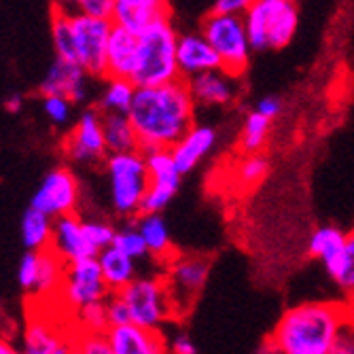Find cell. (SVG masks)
<instances>
[{
  "label": "cell",
  "instance_id": "3957f363",
  "mask_svg": "<svg viewBox=\"0 0 354 354\" xmlns=\"http://www.w3.org/2000/svg\"><path fill=\"white\" fill-rule=\"evenodd\" d=\"M176 43L178 35L170 17L157 19L138 32V57L132 75L136 87L164 85L183 79L176 62Z\"/></svg>",
  "mask_w": 354,
  "mask_h": 354
},
{
  "label": "cell",
  "instance_id": "5bb4252c",
  "mask_svg": "<svg viewBox=\"0 0 354 354\" xmlns=\"http://www.w3.org/2000/svg\"><path fill=\"white\" fill-rule=\"evenodd\" d=\"M49 248L57 252L66 263L85 259V257H98V250L87 238L83 218L77 212L53 218V236Z\"/></svg>",
  "mask_w": 354,
  "mask_h": 354
},
{
  "label": "cell",
  "instance_id": "484cf974",
  "mask_svg": "<svg viewBox=\"0 0 354 354\" xmlns=\"http://www.w3.org/2000/svg\"><path fill=\"white\" fill-rule=\"evenodd\" d=\"M102 130L109 153H125L140 149L138 136L127 113H102Z\"/></svg>",
  "mask_w": 354,
  "mask_h": 354
},
{
  "label": "cell",
  "instance_id": "ee69618b",
  "mask_svg": "<svg viewBox=\"0 0 354 354\" xmlns=\"http://www.w3.org/2000/svg\"><path fill=\"white\" fill-rule=\"evenodd\" d=\"M335 354H354V327L352 325H348L342 331V335L335 344Z\"/></svg>",
  "mask_w": 354,
  "mask_h": 354
},
{
  "label": "cell",
  "instance_id": "30bf717a",
  "mask_svg": "<svg viewBox=\"0 0 354 354\" xmlns=\"http://www.w3.org/2000/svg\"><path fill=\"white\" fill-rule=\"evenodd\" d=\"M57 293L62 295L64 304L75 312L87 304L104 301L111 295V288L104 282L98 257H85V259L66 263V272H64Z\"/></svg>",
  "mask_w": 354,
  "mask_h": 354
},
{
  "label": "cell",
  "instance_id": "44dd1931",
  "mask_svg": "<svg viewBox=\"0 0 354 354\" xmlns=\"http://www.w3.org/2000/svg\"><path fill=\"white\" fill-rule=\"evenodd\" d=\"M162 17H170L168 0H115L111 19L115 26H123L138 35Z\"/></svg>",
  "mask_w": 354,
  "mask_h": 354
},
{
  "label": "cell",
  "instance_id": "9a60e30c",
  "mask_svg": "<svg viewBox=\"0 0 354 354\" xmlns=\"http://www.w3.org/2000/svg\"><path fill=\"white\" fill-rule=\"evenodd\" d=\"M87 71L79 62L64 59L55 55V62L51 64L49 73L39 85L41 95H66L75 104H83L87 98Z\"/></svg>",
  "mask_w": 354,
  "mask_h": 354
},
{
  "label": "cell",
  "instance_id": "c3c4849f",
  "mask_svg": "<svg viewBox=\"0 0 354 354\" xmlns=\"http://www.w3.org/2000/svg\"><path fill=\"white\" fill-rule=\"evenodd\" d=\"M79 3H81V0H55V5L64 7V9H77Z\"/></svg>",
  "mask_w": 354,
  "mask_h": 354
},
{
  "label": "cell",
  "instance_id": "f1b7e54d",
  "mask_svg": "<svg viewBox=\"0 0 354 354\" xmlns=\"http://www.w3.org/2000/svg\"><path fill=\"white\" fill-rule=\"evenodd\" d=\"M272 130V119L261 115L259 111H250L244 119V127H242V138H240V151L244 155H252V153H261V149L268 142Z\"/></svg>",
  "mask_w": 354,
  "mask_h": 354
},
{
  "label": "cell",
  "instance_id": "4dcf8cb0",
  "mask_svg": "<svg viewBox=\"0 0 354 354\" xmlns=\"http://www.w3.org/2000/svg\"><path fill=\"white\" fill-rule=\"evenodd\" d=\"M329 276L333 278V282L339 286V291L346 297L354 295V232L346 236L342 257Z\"/></svg>",
  "mask_w": 354,
  "mask_h": 354
},
{
  "label": "cell",
  "instance_id": "8992f818",
  "mask_svg": "<svg viewBox=\"0 0 354 354\" xmlns=\"http://www.w3.org/2000/svg\"><path fill=\"white\" fill-rule=\"evenodd\" d=\"M117 293L123 297L134 325L164 331V327L176 318L164 276H136Z\"/></svg>",
  "mask_w": 354,
  "mask_h": 354
},
{
  "label": "cell",
  "instance_id": "f6af8a7d",
  "mask_svg": "<svg viewBox=\"0 0 354 354\" xmlns=\"http://www.w3.org/2000/svg\"><path fill=\"white\" fill-rule=\"evenodd\" d=\"M5 109H7L9 113H19V111L24 109V98H21L19 93L9 95V98L5 100Z\"/></svg>",
  "mask_w": 354,
  "mask_h": 354
},
{
  "label": "cell",
  "instance_id": "ac0fdd59",
  "mask_svg": "<svg viewBox=\"0 0 354 354\" xmlns=\"http://www.w3.org/2000/svg\"><path fill=\"white\" fill-rule=\"evenodd\" d=\"M176 62H178V73L183 79H191L200 73L221 68L218 53L214 51V47L208 43V39L202 35V32L178 35Z\"/></svg>",
  "mask_w": 354,
  "mask_h": 354
},
{
  "label": "cell",
  "instance_id": "8fae6325",
  "mask_svg": "<svg viewBox=\"0 0 354 354\" xmlns=\"http://www.w3.org/2000/svg\"><path fill=\"white\" fill-rule=\"evenodd\" d=\"M64 157L75 164H98L104 162L109 151L102 130V111L87 109L81 113L73 130L66 134L62 145Z\"/></svg>",
  "mask_w": 354,
  "mask_h": 354
},
{
  "label": "cell",
  "instance_id": "d6986e66",
  "mask_svg": "<svg viewBox=\"0 0 354 354\" xmlns=\"http://www.w3.org/2000/svg\"><path fill=\"white\" fill-rule=\"evenodd\" d=\"M138 57V35L123 26H113L106 45L104 79H132Z\"/></svg>",
  "mask_w": 354,
  "mask_h": 354
},
{
  "label": "cell",
  "instance_id": "7bdbcfd3",
  "mask_svg": "<svg viewBox=\"0 0 354 354\" xmlns=\"http://www.w3.org/2000/svg\"><path fill=\"white\" fill-rule=\"evenodd\" d=\"M254 111H259L261 115H266L274 121L282 113V100L276 98V95H266V98H261L259 102H257Z\"/></svg>",
  "mask_w": 354,
  "mask_h": 354
},
{
  "label": "cell",
  "instance_id": "7c38bea8",
  "mask_svg": "<svg viewBox=\"0 0 354 354\" xmlns=\"http://www.w3.org/2000/svg\"><path fill=\"white\" fill-rule=\"evenodd\" d=\"M149 168V191L142 202V212H162L180 189L183 172L176 168L170 149L142 151Z\"/></svg>",
  "mask_w": 354,
  "mask_h": 354
},
{
  "label": "cell",
  "instance_id": "7dc6e473",
  "mask_svg": "<svg viewBox=\"0 0 354 354\" xmlns=\"http://www.w3.org/2000/svg\"><path fill=\"white\" fill-rule=\"evenodd\" d=\"M15 352H17V348L9 339L0 337V354H15Z\"/></svg>",
  "mask_w": 354,
  "mask_h": 354
},
{
  "label": "cell",
  "instance_id": "5b68a950",
  "mask_svg": "<svg viewBox=\"0 0 354 354\" xmlns=\"http://www.w3.org/2000/svg\"><path fill=\"white\" fill-rule=\"evenodd\" d=\"M242 19L252 51L284 49L299 26V13L291 0H254Z\"/></svg>",
  "mask_w": 354,
  "mask_h": 354
},
{
  "label": "cell",
  "instance_id": "8d00e7d4",
  "mask_svg": "<svg viewBox=\"0 0 354 354\" xmlns=\"http://www.w3.org/2000/svg\"><path fill=\"white\" fill-rule=\"evenodd\" d=\"M83 225H85V232H87V238L89 242L93 244L95 250H102L106 246L113 244V238H115V225H111L109 221H100V218H83Z\"/></svg>",
  "mask_w": 354,
  "mask_h": 354
},
{
  "label": "cell",
  "instance_id": "52a82bcc",
  "mask_svg": "<svg viewBox=\"0 0 354 354\" xmlns=\"http://www.w3.org/2000/svg\"><path fill=\"white\" fill-rule=\"evenodd\" d=\"M202 35L214 47L221 59V68L234 77H242L250 66L252 47L244 28L242 15L210 13L202 21Z\"/></svg>",
  "mask_w": 354,
  "mask_h": 354
},
{
  "label": "cell",
  "instance_id": "4316f807",
  "mask_svg": "<svg viewBox=\"0 0 354 354\" xmlns=\"http://www.w3.org/2000/svg\"><path fill=\"white\" fill-rule=\"evenodd\" d=\"M53 236V216L30 206L21 218V242L26 250H45Z\"/></svg>",
  "mask_w": 354,
  "mask_h": 354
},
{
  "label": "cell",
  "instance_id": "ffe728a7",
  "mask_svg": "<svg viewBox=\"0 0 354 354\" xmlns=\"http://www.w3.org/2000/svg\"><path fill=\"white\" fill-rule=\"evenodd\" d=\"M216 145V130L210 125H196L189 127V132L170 149L174 164L183 174H189L202 159L214 149Z\"/></svg>",
  "mask_w": 354,
  "mask_h": 354
},
{
  "label": "cell",
  "instance_id": "836d02e7",
  "mask_svg": "<svg viewBox=\"0 0 354 354\" xmlns=\"http://www.w3.org/2000/svg\"><path fill=\"white\" fill-rule=\"evenodd\" d=\"M43 98V113L45 117L57 125V127H64L68 125L71 119H73V109L77 106L73 100H68L66 95H55V93H49V95H41Z\"/></svg>",
  "mask_w": 354,
  "mask_h": 354
},
{
  "label": "cell",
  "instance_id": "603a6c76",
  "mask_svg": "<svg viewBox=\"0 0 354 354\" xmlns=\"http://www.w3.org/2000/svg\"><path fill=\"white\" fill-rule=\"evenodd\" d=\"M134 225L145 238V244L149 248V257H153L159 263H168L174 252V244L170 238L168 223L164 221L162 212H140L134 218Z\"/></svg>",
  "mask_w": 354,
  "mask_h": 354
},
{
  "label": "cell",
  "instance_id": "60d3db41",
  "mask_svg": "<svg viewBox=\"0 0 354 354\" xmlns=\"http://www.w3.org/2000/svg\"><path fill=\"white\" fill-rule=\"evenodd\" d=\"M79 11L93 15V17H113V9H115V0H81L77 5Z\"/></svg>",
  "mask_w": 354,
  "mask_h": 354
},
{
  "label": "cell",
  "instance_id": "bcb514c9",
  "mask_svg": "<svg viewBox=\"0 0 354 354\" xmlns=\"http://www.w3.org/2000/svg\"><path fill=\"white\" fill-rule=\"evenodd\" d=\"M344 304H346V314H348V325L354 327V295H348Z\"/></svg>",
  "mask_w": 354,
  "mask_h": 354
},
{
  "label": "cell",
  "instance_id": "83f0119b",
  "mask_svg": "<svg viewBox=\"0 0 354 354\" xmlns=\"http://www.w3.org/2000/svg\"><path fill=\"white\" fill-rule=\"evenodd\" d=\"M51 39H53V49H55L57 57L77 62L75 37H73V26H71V9H64V7L53 5V13H51Z\"/></svg>",
  "mask_w": 354,
  "mask_h": 354
},
{
  "label": "cell",
  "instance_id": "d6a6232c",
  "mask_svg": "<svg viewBox=\"0 0 354 354\" xmlns=\"http://www.w3.org/2000/svg\"><path fill=\"white\" fill-rule=\"evenodd\" d=\"M270 172V162L266 159V155L261 153H252L246 155L244 162L238 166L236 178L242 187H254L257 183H261Z\"/></svg>",
  "mask_w": 354,
  "mask_h": 354
},
{
  "label": "cell",
  "instance_id": "cb8c5ba5",
  "mask_svg": "<svg viewBox=\"0 0 354 354\" xmlns=\"http://www.w3.org/2000/svg\"><path fill=\"white\" fill-rule=\"evenodd\" d=\"M98 261H100L102 276L111 288V293L121 291L123 286H127L138 276V261L113 244L98 252Z\"/></svg>",
  "mask_w": 354,
  "mask_h": 354
},
{
  "label": "cell",
  "instance_id": "277c9868",
  "mask_svg": "<svg viewBox=\"0 0 354 354\" xmlns=\"http://www.w3.org/2000/svg\"><path fill=\"white\" fill-rule=\"evenodd\" d=\"M104 170L115 214L134 221L142 212V202L149 191V168L145 153L140 149L109 153L104 159Z\"/></svg>",
  "mask_w": 354,
  "mask_h": 354
},
{
  "label": "cell",
  "instance_id": "b9f144b4",
  "mask_svg": "<svg viewBox=\"0 0 354 354\" xmlns=\"http://www.w3.org/2000/svg\"><path fill=\"white\" fill-rule=\"evenodd\" d=\"M254 0H216L212 11L214 13H227V15H244Z\"/></svg>",
  "mask_w": 354,
  "mask_h": 354
},
{
  "label": "cell",
  "instance_id": "e0dca14e",
  "mask_svg": "<svg viewBox=\"0 0 354 354\" xmlns=\"http://www.w3.org/2000/svg\"><path fill=\"white\" fill-rule=\"evenodd\" d=\"M113 354H162L168 352L164 331L147 329L134 323L109 327L106 331Z\"/></svg>",
  "mask_w": 354,
  "mask_h": 354
},
{
  "label": "cell",
  "instance_id": "6da1fadb",
  "mask_svg": "<svg viewBox=\"0 0 354 354\" xmlns=\"http://www.w3.org/2000/svg\"><path fill=\"white\" fill-rule=\"evenodd\" d=\"M127 117L134 125L140 151L172 149L196 123V100L187 79L136 87Z\"/></svg>",
  "mask_w": 354,
  "mask_h": 354
},
{
  "label": "cell",
  "instance_id": "f546056e",
  "mask_svg": "<svg viewBox=\"0 0 354 354\" xmlns=\"http://www.w3.org/2000/svg\"><path fill=\"white\" fill-rule=\"evenodd\" d=\"M136 85L132 79H106V87L100 98L102 113H127L132 106Z\"/></svg>",
  "mask_w": 354,
  "mask_h": 354
},
{
  "label": "cell",
  "instance_id": "681fc988",
  "mask_svg": "<svg viewBox=\"0 0 354 354\" xmlns=\"http://www.w3.org/2000/svg\"><path fill=\"white\" fill-rule=\"evenodd\" d=\"M291 3H295V0H291Z\"/></svg>",
  "mask_w": 354,
  "mask_h": 354
},
{
  "label": "cell",
  "instance_id": "7a4b0ae2",
  "mask_svg": "<svg viewBox=\"0 0 354 354\" xmlns=\"http://www.w3.org/2000/svg\"><path fill=\"white\" fill-rule=\"evenodd\" d=\"M348 327L344 301H314L286 310L268 339V352L335 354V344Z\"/></svg>",
  "mask_w": 354,
  "mask_h": 354
},
{
  "label": "cell",
  "instance_id": "7402d4cb",
  "mask_svg": "<svg viewBox=\"0 0 354 354\" xmlns=\"http://www.w3.org/2000/svg\"><path fill=\"white\" fill-rule=\"evenodd\" d=\"M21 350L26 354H66L75 352V337H64L57 327H53L49 320L32 318L24 329Z\"/></svg>",
  "mask_w": 354,
  "mask_h": 354
},
{
  "label": "cell",
  "instance_id": "ba28073f",
  "mask_svg": "<svg viewBox=\"0 0 354 354\" xmlns=\"http://www.w3.org/2000/svg\"><path fill=\"white\" fill-rule=\"evenodd\" d=\"M210 274V259L202 254H174L166 263L164 280L170 299L174 304L176 318L189 314L193 304L204 291Z\"/></svg>",
  "mask_w": 354,
  "mask_h": 354
},
{
  "label": "cell",
  "instance_id": "1f68e13d",
  "mask_svg": "<svg viewBox=\"0 0 354 354\" xmlns=\"http://www.w3.org/2000/svg\"><path fill=\"white\" fill-rule=\"evenodd\" d=\"M113 246H117L125 254H130L132 259H136V261H142V259H147V257H149V248L145 244V238H142V234L138 232V227H136L134 223L125 225V227L115 232Z\"/></svg>",
  "mask_w": 354,
  "mask_h": 354
},
{
  "label": "cell",
  "instance_id": "2e32d148",
  "mask_svg": "<svg viewBox=\"0 0 354 354\" xmlns=\"http://www.w3.org/2000/svg\"><path fill=\"white\" fill-rule=\"evenodd\" d=\"M238 79L240 77L225 73L223 68H214L187 79V85L193 100H196V106H232L240 93Z\"/></svg>",
  "mask_w": 354,
  "mask_h": 354
},
{
  "label": "cell",
  "instance_id": "d590c367",
  "mask_svg": "<svg viewBox=\"0 0 354 354\" xmlns=\"http://www.w3.org/2000/svg\"><path fill=\"white\" fill-rule=\"evenodd\" d=\"M37 278H39V250H26L17 268V280L28 295H35Z\"/></svg>",
  "mask_w": 354,
  "mask_h": 354
},
{
  "label": "cell",
  "instance_id": "f35d334b",
  "mask_svg": "<svg viewBox=\"0 0 354 354\" xmlns=\"http://www.w3.org/2000/svg\"><path fill=\"white\" fill-rule=\"evenodd\" d=\"M106 316H109V327L132 323L130 312H127V306H125V301H123V297L119 293H111L106 297Z\"/></svg>",
  "mask_w": 354,
  "mask_h": 354
},
{
  "label": "cell",
  "instance_id": "ab89813d",
  "mask_svg": "<svg viewBox=\"0 0 354 354\" xmlns=\"http://www.w3.org/2000/svg\"><path fill=\"white\" fill-rule=\"evenodd\" d=\"M164 335H166L168 350L174 352V354H196L198 352V348H196V344H193V339L185 331H180V329L172 331L170 335L168 333H164Z\"/></svg>",
  "mask_w": 354,
  "mask_h": 354
},
{
  "label": "cell",
  "instance_id": "4fadbf2b",
  "mask_svg": "<svg viewBox=\"0 0 354 354\" xmlns=\"http://www.w3.org/2000/svg\"><path fill=\"white\" fill-rule=\"evenodd\" d=\"M81 202V185L75 172L66 166L51 170L43 183L39 185L37 193L32 196L30 206H35L49 216L57 218L64 214L77 212Z\"/></svg>",
  "mask_w": 354,
  "mask_h": 354
},
{
  "label": "cell",
  "instance_id": "e575fe53",
  "mask_svg": "<svg viewBox=\"0 0 354 354\" xmlns=\"http://www.w3.org/2000/svg\"><path fill=\"white\" fill-rule=\"evenodd\" d=\"M79 329L81 331H109V316H106V299L93 301L77 310Z\"/></svg>",
  "mask_w": 354,
  "mask_h": 354
},
{
  "label": "cell",
  "instance_id": "d4e9b609",
  "mask_svg": "<svg viewBox=\"0 0 354 354\" xmlns=\"http://www.w3.org/2000/svg\"><path fill=\"white\" fill-rule=\"evenodd\" d=\"M344 242H346V234L339 232L333 225H325V227H318L310 240H308V252L314 259L323 261V266L327 268V272L331 274L333 268L337 266L342 250H344Z\"/></svg>",
  "mask_w": 354,
  "mask_h": 354
},
{
  "label": "cell",
  "instance_id": "9c48e42d",
  "mask_svg": "<svg viewBox=\"0 0 354 354\" xmlns=\"http://www.w3.org/2000/svg\"><path fill=\"white\" fill-rule=\"evenodd\" d=\"M71 26L75 37L77 62L87 71L89 77L106 75V45L113 30V19L93 17L79 9H71Z\"/></svg>",
  "mask_w": 354,
  "mask_h": 354
},
{
  "label": "cell",
  "instance_id": "74e56055",
  "mask_svg": "<svg viewBox=\"0 0 354 354\" xmlns=\"http://www.w3.org/2000/svg\"><path fill=\"white\" fill-rule=\"evenodd\" d=\"M75 352H83V354H113L106 331H81L75 337Z\"/></svg>",
  "mask_w": 354,
  "mask_h": 354
}]
</instances>
